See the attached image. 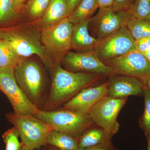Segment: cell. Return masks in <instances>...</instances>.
Here are the masks:
<instances>
[{"instance_id": "cell-1", "label": "cell", "mask_w": 150, "mask_h": 150, "mask_svg": "<svg viewBox=\"0 0 150 150\" xmlns=\"http://www.w3.org/2000/svg\"><path fill=\"white\" fill-rule=\"evenodd\" d=\"M99 76L97 74L69 71L60 65H56L44 110H53L67 102L82 90L95 82Z\"/></svg>"}, {"instance_id": "cell-2", "label": "cell", "mask_w": 150, "mask_h": 150, "mask_svg": "<svg viewBox=\"0 0 150 150\" xmlns=\"http://www.w3.org/2000/svg\"><path fill=\"white\" fill-rule=\"evenodd\" d=\"M0 39L6 42L21 58L36 55L46 67H54L41 40L40 31L32 24L0 28Z\"/></svg>"}, {"instance_id": "cell-3", "label": "cell", "mask_w": 150, "mask_h": 150, "mask_svg": "<svg viewBox=\"0 0 150 150\" xmlns=\"http://www.w3.org/2000/svg\"><path fill=\"white\" fill-rule=\"evenodd\" d=\"M7 121L18 131L22 145L31 150L46 144L48 135L54 128L49 124L30 114H6Z\"/></svg>"}, {"instance_id": "cell-4", "label": "cell", "mask_w": 150, "mask_h": 150, "mask_svg": "<svg viewBox=\"0 0 150 150\" xmlns=\"http://www.w3.org/2000/svg\"><path fill=\"white\" fill-rule=\"evenodd\" d=\"M35 116L51 125L54 130L67 133L76 138L80 137L94 123L88 114L67 109H38Z\"/></svg>"}, {"instance_id": "cell-5", "label": "cell", "mask_w": 150, "mask_h": 150, "mask_svg": "<svg viewBox=\"0 0 150 150\" xmlns=\"http://www.w3.org/2000/svg\"><path fill=\"white\" fill-rule=\"evenodd\" d=\"M74 25L68 17L59 23L40 31L41 38L48 58L52 64H59L65 55L71 49Z\"/></svg>"}, {"instance_id": "cell-6", "label": "cell", "mask_w": 150, "mask_h": 150, "mask_svg": "<svg viewBox=\"0 0 150 150\" xmlns=\"http://www.w3.org/2000/svg\"><path fill=\"white\" fill-rule=\"evenodd\" d=\"M14 74L22 91L37 106L44 88V77L40 66L34 61L23 59L15 67Z\"/></svg>"}, {"instance_id": "cell-7", "label": "cell", "mask_w": 150, "mask_h": 150, "mask_svg": "<svg viewBox=\"0 0 150 150\" xmlns=\"http://www.w3.org/2000/svg\"><path fill=\"white\" fill-rule=\"evenodd\" d=\"M126 101L127 98H114L107 96L92 108L88 115L94 123L112 138L119 129L117 118Z\"/></svg>"}, {"instance_id": "cell-8", "label": "cell", "mask_w": 150, "mask_h": 150, "mask_svg": "<svg viewBox=\"0 0 150 150\" xmlns=\"http://www.w3.org/2000/svg\"><path fill=\"white\" fill-rule=\"evenodd\" d=\"M0 90L8 98L16 114H36L38 109L18 86L15 76L14 68H0Z\"/></svg>"}, {"instance_id": "cell-9", "label": "cell", "mask_w": 150, "mask_h": 150, "mask_svg": "<svg viewBox=\"0 0 150 150\" xmlns=\"http://www.w3.org/2000/svg\"><path fill=\"white\" fill-rule=\"evenodd\" d=\"M98 40L93 51L103 63L137 50L135 40L126 27Z\"/></svg>"}, {"instance_id": "cell-10", "label": "cell", "mask_w": 150, "mask_h": 150, "mask_svg": "<svg viewBox=\"0 0 150 150\" xmlns=\"http://www.w3.org/2000/svg\"><path fill=\"white\" fill-rule=\"evenodd\" d=\"M132 16V9L117 11L112 7L99 8L96 15L90 19L89 24L92 25L95 33L94 37L101 40L126 27Z\"/></svg>"}, {"instance_id": "cell-11", "label": "cell", "mask_w": 150, "mask_h": 150, "mask_svg": "<svg viewBox=\"0 0 150 150\" xmlns=\"http://www.w3.org/2000/svg\"><path fill=\"white\" fill-rule=\"evenodd\" d=\"M104 63L111 67L115 74L142 79L150 76V62L137 50L108 60Z\"/></svg>"}, {"instance_id": "cell-12", "label": "cell", "mask_w": 150, "mask_h": 150, "mask_svg": "<svg viewBox=\"0 0 150 150\" xmlns=\"http://www.w3.org/2000/svg\"><path fill=\"white\" fill-rule=\"evenodd\" d=\"M70 69L97 74H115L113 69L102 62L94 51L79 53L69 51L63 58Z\"/></svg>"}, {"instance_id": "cell-13", "label": "cell", "mask_w": 150, "mask_h": 150, "mask_svg": "<svg viewBox=\"0 0 150 150\" xmlns=\"http://www.w3.org/2000/svg\"><path fill=\"white\" fill-rule=\"evenodd\" d=\"M108 83L94 87H87L82 90L63 105L62 109L74 110L88 114L92 108L107 96Z\"/></svg>"}, {"instance_id": "cell-14", "label": "cell", "mask_w": 150, "mask_h": 150, "mask_svg": "<svg viewBox=\"0 0 150 150\" xmlns=\"http://www.w3.org/2000/svg\"><path fill=\"white\" fill-rule=\"evenodd\" d=\"M108 83L107 96L117 98L131 96H143L144 86L137 78L120 75L111 78Z\"/></svg>"}, {"instance_id": "cell-15", "label": "cell", "mask_w": 150, "mask_h": 150, "mask_svg": "<svg viewBox=\"0 0 150 150\" xmlns=\"http://www.w3.org/2000/svg\"><path fill=\"white\" fill-rule=\"evenodd\" d=\"M69 15L66 0H51L43 16L31 24L40 31L59 23Z\"/></svg>"}, {"instance_id": "cell-16", "label": "cell", "mask_w": 150, "mask_h": 150, "mask_svg": "<svg viewBox=\"0 0 150 150\" xmlns=\"http://www.w3.org/2000/svg\"><path fill=\"white\" fill-rule=\"evenodd\" d=\"M90 19L74 25L71 49H74L79 53L93 51L99 41L89 33Z\"/></svg>"}, {"instance_id": "cell-17", "label": "cell", "mask_w": 150, "mask_h": 150, "mask_svg": "<svg viewBox=\"0 0 150 150\" xmlns=\"http://www.w3.org/2000/svg\"><path fill=\"white\" fill-rule=\"evenodd\" d=\"M111 137L100 128L87 130L79 138L80 150L102 144L111 143Z\"/></svg>"}, {"instance_id": "cell-18", "label": "cell", "mask_w": 150, "mask_h": 150, "mask_svg": "<svg viewBox=\"0 0 150 150\" xmlns=\"http://www.w3.org/2000/svg\"><path fill=\"white\" fill-rule=\"evenodd\" d=\"M46 144L51 145L59 150H80L77 138L55 130L48 135Z\"/></svg>"}, {"instance_id": "cell-19", "label": "cell", "mask_w": 150, "mask_h": 150, "mask_svg": "<svg viewBox=\"0 0 150 150\" xmlns=\"http://www.w3.org/2000/svg\"><path fill=\"white\" fill-rule=\"evenodd\" d=\"M98 8L97 0H81L68 18L73 25L89 19Z\"/></svg>"}, {"instance_id": "cell-20", "label": "cell", "mask_w": 150, "mask_h": 150, "mask_svg": "<svg viewBox=\"0 0 150 150\" xmlns=\"http://www.w3.org/2000/svg\"><path fill=\"white\" fill-rule=\"evenodd\" d=\"M51 0H28L25 5L21 16H24L33 22L38 20L44 15Z\"/></svg>"}, {"instance_id": "cell-21", "label": "cell", "mask_w": 150, "mask_h": 150, "mask_svg": "<svg viewBox=\"0 0 150 150\" xmlns=\"http://www.w3.org/2000/svg\"><path fill=\"white\" fill-rule=\"evenodd\" d=\"M135 40L150 36V19H129L126 26Z\"/></svg>"}, {"instance_id": "cell-22", "label": "cell", "mask_w": 150, "mask_h": 150, "mask_svg": "<svg viewBox=\"0 0 150 150\" xmlns=\"http://www.w3.org/2000/svg\"><path fill=\"white\" fill-rule=\"evenodd\" d=\"M12 48L0 39V68H13L22 59Z\"/></svg>"}, {"instance_id": "cell-23", "label": "cell", "mask_w": 150, "mask_h": 150, "mask_svg": "<svg viewBox=\"0 0 150 150\" xmlns=\"http://www.w3.org/2000/svg\"><path fill=\"white\" fill-rule=\"evenodd\" d=\"M13 0H0V25L6 24L20 19Z\"/></svg>"}, {"instance_id": "cell-24", "label": "cell", "mask_w": 150, "mask_h": 150, "mask_svg": "<svg viewBox=\"0 0 150 150\" xmlns=\"http://www.w3.org/2000/svg\"><path fill=\"white\" fill-rule=\"evenodd\" d=\"M19 134L14 127L8 129L2 135L6 145L5 150H20L22 144L18 140Z\"/></svg>"}, {"instance_id": "cell-25", "label": "cell", "mask_w": 150, "mask_h": 150, "mask_svg": "<svg viewBox=\"0 0 150 150\" xmlns=\"http://www.w3.org/2000/svg\"><path fill=\"white\" fill-rule=\"evenodd\" d=\"M143 96L144 98V110L140 124L147 136L150 134V91L144 87Z\"/></svg>"}, {"instance_id": "cell-26", "label": "cell", "mask_w": 150, "mask_h": 150, "mask_svg": "<svg viewBox=\"0 0 150 150\" xmlns=\"http://www.w3.org/2000/svg\"><path fill=\"white\" fill-rule=\"evenodd\" d=\"M132 13L135 18L150 19V0H135Z\"/></svg>"}, {"instance_id": "cell-27", "label": "cell", "mask_w": 150, "mask_h": 150, "mask_svg": "<svg viewBox=\"0 0 150 150\" xmlns=\"http://www.w3.org/2000/svg\"><path fill=\"white\" fill-rule=\"evenodd\" d=\"M135 0H114L112 8L117 11H123L132 9Z\"/></svg>"}, {"instance_id": "cell-28", "label": "cell", "mask_w": 150, "mask_h": 150, "mask_svg": "<svg viewBox=\"0 0 150 150\" xmlns=\"http://www.w3.org/2000/svg\"><path fill=\"white\" fill-rule=\"evenodd\" d=\"M135 45L137 51L145 54L150 49V36L135 40Z\"/></svg>"}, {"instance_id": "cell-29", "label": "cell", "mask_w": 150, "mask_h": 150, "mask_svg": "<svg viewBox=\"0 0 150 150\" xmlns=\"http://www.w3.org/2000/svg\"><path fill=\"white\" fill-rule=\"evenodd\" d=\"M83 150H117L113 146L112 143L102 144L92 147L87 148Z\"/></svg>"}, {"instance_id": "cell-30", "label": "cell", "mask_w": 150, "mask_h": 150, "mask_svg": "<svg viewBox=\"0 0 150 150\" xmlns=\"http://www.w3.org/2000/svg\"><path fill=\"white\" fill-rule=\"evenodd\" d=\"M28 0H13L16 11L22 16L21 13L25 5Z\"/></svg>"}, {"instance_id": "cell-31", "label": "cell", "mask_w": 150, "mask_h": 150, "mask_svg": "<svg viewBox=\"0 0 150 150\" xmlns=\"http://www.w3.org/2000/svg\"><path fill=\"white\" fill-rule=\"evenodd\" d=\"M113 1L114 0H97L99 8L111 7L113 4Z\"/></svg>"}, {"instance_id": "cell-32", "label": "cell", "mask_w": 150, "mask_h": 150, "mask_svg": "<svg viewBox=\"0 0 150 150\" xmlns=\"http://www.w3.org/2000/svg\"><path fill=\"white\" fill-rule=\"evenodd\" d=\"M69 10L70 15L74 10L81 0H66Z\"/></svg>"}, {"instance_id": "cell-33", "label": "cell", "mask_w": 150, "mask_h": 150, "mask_svg": "<svg viewBox=\"0 0 150 150\" xmlns=\"http://www.w3.org/2000/svg\"><path fill=\"white\" fill-rule=\"evenodd\" d=\"M139 80L142 82L144 86L150 91V76Z\"/></svg>"}, {"instance_id": "cell-34", "label": "cell", "mask_w": 150, "mask_h": 150, "mask_svg": "<svg viewBox=\"0 0 150 150\" xmlns=\"http://www.w3.org/2000/svg\"><path fill=\"white\" fill-rule=\"evenodd\" d=\"M150 62V49L144 54Z\"/></svg>"}, {"instance_id": "cell-35", "label": "cell", "mask_w": 150, "mask_h": 150, "mask_svg": "<svg viewBox=\"0 0 150 150\" xmlns=\"http://www.w3.org/2000/svg\"><path fill=\"white\" fill-rule=\"evenodd\" d=\"M20 150H30L29 149L25 147V146H23V145H22V146L21 149Z\"/></svg>"}, {"instance_id": "cell-36", "label": "cell", "mask_w": 150, "mask_h": 150, "mask_svg": "<svg viewBox=\"0 0 150 150\" xmlns=\"http://www.w3.org/2000/svg\"><path fill=\"white\" fill-rule=\"evenodd\" d=\"M147 150H150V141L149 140H148Z\"/></svg>"}, {"instance_id": "cell-37", "label": "cell", "mask_w": 150, "mask_h": 150, "mask_svg": "<svg viewBox=\"0 0 150 150\" xmlns=\"http://www.w3.org/2000/svg\"><path fill=\"white\" fill-rule=\"evenodd\" d=\"M146 137L147 138V140L150 141V134L148 135V136H147Z\"/></svg>"}, {"instance_id": "cell-38", "label": "cell", "mask_w": 150, "mask_h": 150, "mask_svg": "<svg viewBox=\"0 0 150 150\" xmlns=\"http://www.w3.org/2000/svg\"><path fill=\"white\" fill-rule=\"evenodd\" d=\"M51 150H59L58 149H56V148H53V149H51Z\"/></svg>"}, {"instance_id": "cell-39", "label": "cell", "mask_w": 150, "mask_h": 150, "mask_svg": "<svg viewBox=\"0 0 150 150\" xmlns=\"http://www.w3.org/2000/svg\"><path fill=\"white\" fill-rule=\"evenodd\" d=\"M31 150H41L40 149V148H38V149H32Z\"/></svg>"}]
</instances>
